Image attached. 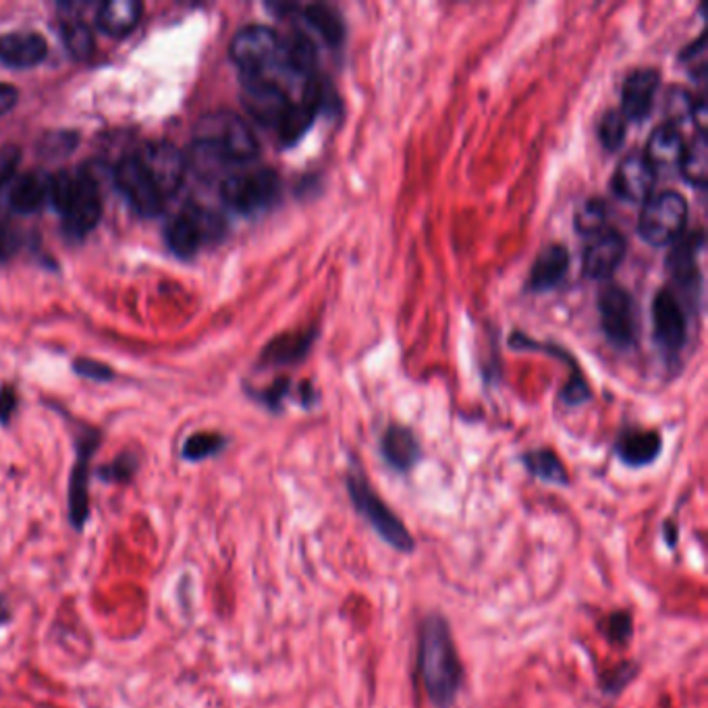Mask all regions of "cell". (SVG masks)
Here are the masks:
<instances>
[{"label": "cell", "mask_w": 708, "mask_h": 708, "mask_svg": "<svg viewBox=\"0 0 708 708\" xmlns=\"http://www.w3.org/2000/svg\"><path fill=\"white\" fill-rule=\"evenodd\" d=\"M418 673L435 708H454L464 688V665L455 646L449 619L433 611L420 623Z\"/></svg>", "instance_id": "obj_1"}, {"label": "cell", "mask_w": 708, "mask_h": 708, "mask_svg": "<svg viewBox=\"0 0 708 708\" xmlns=\"http://www.w3.org/2000/svg\"><path fill=\"white\" fill-rule=\"evenodd\" d=\"M347 497L353 505V511L362 518L372 532L381 538L382 543L391 546L401 555H412L416 553L418 543L416 536L410 532V527L403 524L400 515L393 509L386 505L379 492L370 484L368 476L362 470V466L351 464L346 472Z\"/></svg>", "instance_id": "obj_2"}, {"label": "cell", "mask_w": 708, "mask_h": 708, "mask_svg": "<svg viewBox=\"0 0 708 708\" xmlns=\"http://www.w3.org/2000/svg\"><path fill=\"white\" fill-rule=\"evenodd\" d=\"M220 196L239 215H258L269 210L279 200L281 177L269 166L241 168L225 175V179L220 182Z\"/></svg>", "instance_id": "obj_3"}, {"label": "cell", "mask_w": 708, "mask_h": 708, "mask_svg": "<svg viewBox=\"0 0 708 708\" xmlns=\"http://www.w3.org/2000/svg\"><path fill=\"white\" fill-rule=\"evenodd\" d=\"M196 133V140L215 145L231 164L252 163L260 154L258 138L248 121L229 110L206 115Z\"/></svg>", "instance_id": "obj_4"}, {"label": "cell", "mask_w": 708, "mask_h": 708, "mask_svg": "<svg viewBox=\"0 0 708 708\" xmlns=\"http://www.w3.org/2000/svg\"><path fill=\"white\" fill-rule=\"evenodd\" d=\"M686 225L688 201L682 194L667 189L661 194H653L642 204L638 217V236L653 248H663L672 246L684 236Z\"/></svg>", "instance_id": "obj_5"}, {"label": "cell", "mask_w": 708, "mask_h": 708, "mask_svg": "<svg viewBox=\"0 0 708 708\" xmlns=\"http://www.w3.org/2000/svg\"><path fill=\"white\" fill-rule=\"evenodd\" d=\"M225 233V222L217 213L189 204L166 225V243L173 254L192 258L204 243L218 241Z\"/></svg>", "instance_id": "obj_6"}, {"label": "cell", "mask_w": 708, "mask_h": 708, "mask_svg": "<svg viewBox=\"0 0 708 708\" xmlns=\"http://www.w3.org/2000/svg\"><path fill=\"white\" fill-rule=\"evenodd\" d=\"M281 46L283 37L279 36V32H274L269 25L252 23L241 28L233 36L229 44V55L243 75H258L279 67Z\"/></svg>", "instance_id": "obj_7"}, {"label": "cell", "mask_w": 708, "mask_h": 708, "mask_svg": "<svg viewBox=\"0 0 708 708\" xmlns=\"http://www.w3.org/2000/svg\"><path fill=\"white\" fill-rule=\"evenodd\" d=\"M290 90L273 79L269 73L243 75L241 102L255 121L264 128L279 129L293 105Z\"/></svg>", "instance_id": "obj_8"}, {"label": "cell", "mask_w": 708, "mask_h": 708, "mask_svg": "<svg viewBox=\"0 0 708 708\" xmlns=\"http://www.w3.org/2000/svg\"><path fill=\"white\" fill-rule=\"evenodd\" d=\"M600 327L616 347H632L636 341V304L630 291L619 285H604L599 295Z\"/></svg>", "instance_id": "obj_9"}, {"label": "cell", "mask_w": 708, "mask_h": 708, "mask_svg": "<svg viewBox=\"0 0 708 708\" xmlns=\"http://www.w3.org/2000/svg\"><path fill=\"white\" fill-rule=\"evenodd\" d=\"M654 341L665 358H677L688 341V318L679 297L669 287L656 291L653 299Z\"/></svg>", "instance_id": "obj_10"}, {"label": "cell", "mask_w": 708, "mask_h": 708, "mask_svg": "<svg viewBox=\"0 0 708 708\" xmlns=\"http://www.w3.org/2000/svg\"><path fill=\"white\" fill-rule=\"evenodd\" d=\"M115 182L140 217L163 213L164 198L138 156H126L115 168Z\"/></svg>", "instance_id": "obj_11"}, {"label": "cell", "mask_w": 708, "mask_h": 708, "mask_svg": "<svg viewBox=\"0 0 708 708\" xmlns=\"http://www.w3.org/2000/svg\"><path fill=\"white\" fill-rule=\"evenodd\" d=\"M138 159L144 164L150 179L159 187L163 198L173 196L182 187L187 161L177 145L168 142H152L145 145Z\"/></svg>", "instance_id": "obj_12"}, {"label": "cell", "mask_w": 708, "mask_h": 708, "mask_svg": "<svg viewBox=\"0 0 708 708\" xmlns=\"http://www.w3.org/2000/svg\"><path fill=\"white\" fill-rule=\"evenodd\" d=\"M656 168L644 152H630L613 173V192L621 200L644 204L654 194Z\"/></svg>", "instance_id": "obj_13"}, {"label": "cell", "mask_w": 708, "mask_h": 708, "mask_svg": "<svg viewBox=\"0 0 708 708\" xmlns=\"http://www.w3.org/2000/svg\"><path fill=\"white\" fill-rule=\"evenodd\" d=\"M625 239L616 229H604L592 237L581 255V273L590 281L611 279L625 258Z\"/></svg>", "instance_id": "obj_14"}, {"label": "cell", "mask_w": 708, "mask_h": 708, "mask_svg": "<svg viewBox=\"0 0 708 708\" xmlns=\"http://www.w3.org/2000/svg\"><path fill=\"white\" fill-rule=\"evenodd\" d=\"M102 217V196L96 179L88 171L77 173V192L69 210L65 213V229L72 237L88 236Z\"/></svg>", "instance_id": "obj_15"}, {"label": "cell", "mask_w": 708, "mask_h": 708, "mask_svg": "<svg viewBox=\"0 0 708 708\" xmlns=\"http://www.w3.org/2000/svg\"><path fill=\"white\" fill-rule=\"evenodd\" d=\"M661 88V73L653 67H640L628 73L621 88V115L625 121H646Z\"/></svg>", "instance_id": "obj_16"}, {"label": "cell", "mask_w": 708, "mask_h": 708, "mask_svg": "<svg viewBox=\"0 0 708 708\" xmlns=\"http://www.w3.org/2000/svg\"><path fill=\"white\" fill-rule=\"evenodd\" d=\"M98 445V436H84L79 443V455L73 466L72 480H69V520L75 530H84L90 520V459Z\"/></svg>", "instance_id": "obj_17"}, {"label": "cell", "mask_w": 708, "mask_h": 708, "mask_svg": "<svg viewBox=\"0 0 708 708\" xmlns=\"http://www.w3.org/2000/svg\"><path fill=\"white\" fill-rule=\"evenodd\" d=\"M379 451L384 464L397 473H410L420 461L424 459V451L420 445L418 436L414 435L412 428L391 424L382 433Z\"/></svg>", "instance_id": "obj_18"}, {"label": "cell", "mask_w": 708, "mask_h": 708, "mask_svg": "<svg viewBox=\"0 0 708 708\" xmlns=\"http://www.w3.org/2000/svg\"><path fill=\"white\" fill-rule=\"evenodd\" d=\"M663 436L653 428H625L616 440L619 461L632 470L649 468L661 457Z\"/></svg>", "instance_id": "obj_19"}, {"label": "cell", "mask_w": 708, "mask_h": 708, "mask_svg": "<svg viewBox=\"0 0 708 708\" xmlns=\"http://www.w3.org/2000/svg\"><path fill=\"white\" fill-rule=\"evenodd\" d=\"M569 271V252L562 243L543 248L527 274L526 287L530 293H546L564 283Z\"/></svg>", "instance_id": "obj_20"}, {"label": "cell", "mask_w": 708, "mask_h": 708, "mask_svg": "<svg viewBox=\"0 0 708 708\" xmlns=\"http://www.w3.org/2000/svg\"><path fill=\"white\" fill-rule=\"evenodd\" d=\"M48 56V42L37 32H9L0 34V63L30 69Z\"/></svg>", "instance_id": "obj_21"}, {"label": "cell", "mask_w": 708, "mask_h": 708, "mask_svg": "<svg viewBox=\"0 0 708 708\" xmlns=\"http://www.w3.org/2000/svg\"><path fill=\"white\" fill-rule=\"evenodd\" d=\"M48 192L51 175H46L44 171H28L15 175V179L9 185L7 204L13 213L34 215L48 200Z\"/></svg>", "instance_id": "obj_22"}, {"label": "cell", "mask_w": 708, "mask_h": 708, "mask_svg": "<svg viewBox=\"0 0 708 708\" xmlns=\"http://www.w3.org/2000/svg\"><path fill=\"white\" fill-rule=\"evenodd\" d=\"M297 18L304 19V23L308 25L309 30L320 37L325 44L337 48L344 44L346 40V23L341 13L330 7V4H323V2H314V4H304V7H295Z\"/></svg>", "instance_id": "obj_23"}, {"label": "cell", "mask_w": 708, "mask_h": 708, "mask_svg": "<svg viewBox=\"0 0 708 708\" xmlns=\"http://www.w3.org/2000/svg\"><path fill=\"white\" fill-rule=\"evenodd\" d=\"M144 13L140 0H109L98 9L96 23L110 37H126L131 34Z\"/></svg>", "instance_id": "obj_24"}, {"label": "cell", "mask_w": 708, "mask_h": 708, "mask_svg": "<svg viewBox=\"0 0 708 708\" xmlns=\"http://www.w3.org/2000/svg\"><path fill=\"white\" fill-rule=\"evenodd\" d=\"M705 246V237L700 231L682 236L667 255V271L679 285H694L698 279V254Z\"/></svg>", "instance_id": "obj_25"}, {"label": "cell", "mask_w": 708, "mask_h": 708, "mask_svg": "<svg viewBox=\"0 0 708 708\" xmlns=\"http://www.w3.org/2000/svg\"><path fill=\"white\" fill-rule=\"evenodd\" d=\"M314 339H316L314 328L279 335L269 346L264 347L260 362L262 366H287V363L299 362L308 356Z\"/></svg>", "instance_id": "obj_26"}, {"label": "cell", "mask_w": 708, "mask_h": 708, "mask_svg": "<svg viewBox=\"0 0 708 708\" xmlns=\"http://www.w3.org/2000/svg\"><path fill=\"white\" fill-rule=\"evenodd\" d=\"M684 148H686V140L682 135V129L663 123L654 128L651 133L644 156L651 161L654 168H673L682 161Z\"/></svg>", "instance_id": "obj_27"}, {"label": "cell", "mask_w": 708, "mask_h": 708, "mask_svg": "<svg viewBox=\"0 0 708 708\" xmlns=\"http://www.w3.org/2000/svg\"><path fill=\"white\" fill-rule=\"evenodd\" d=\"M520 459H522V466L526 468V472L545 484L564 487V489L571 484V478H569V472H567L562 457L553 449H546V447L530 449L526 454H522Z\"/></svg>", "instance_id": "obj_28"}, {"label": "cell", "mask_w": 708, "mask_h": 708, "mask_svg": "<svg viewBox=\"0 0 708 708\" xmlns=\"http://www.w3.org/2000/svg\"><path fill=\"white\" fill-rule=\"evenodd\" d=\"M679 171L684 179L694 187H705L708 179V142L707 133H694L690 142H686Z\"/></svg>", "instance_id": "obj_29"}, {"label": "cell", "mask_w": 708, "mask_h": 708, "mask_svg": "<svg viewBox=\"0 0 708 708\" xmlns=\"http://www.w3.org/2000/svg\"><path fill=\"white\" fill-rule=\"evenodd\" d=\"M600 636L611 646H628L630 640L634 638V613L630 609H618L607 613L604 618L599 619L597 623Z\"/></svg>", "instance_id": "obj_30"}, {"label": "cell", "mask_w": 708, "mask_h": 708, "mask_svg": "<svg viewBox=\"0 0 708 708\" xmlns=\"http://www.w3.org/2000/svg\"><path fill=\"white\" fill-rule=\"evenodd\" d=\"M61 36L69 51V55L77 61H84L94 53L96 40L91 34L90 25L79 18H67L61 25Z\"/></svg>", "instance_id": "obj_31"}, {"label": "cell", "mask_w": 708, "mask_h": 708, "mask_svg": "<svg viewBox=\"0 0 708 708\" xmlns=\"http://www.w3.org/2000/svg\"><path fill=\"white\" fill-rule=\"evenodd\" d=\"M607 217H609V208H607L604 200L590 198L578 208V213L574 217V227L580 236H599L600 231L607 229Z\"/></svg>", "instance_id": "obj_32"}, {"label": "cell", "mask_w": 708, "mask_h": 708, "mask_svg": "<svg viewBox=\"0 0 708 708\" xmlns=\"http://www.w3.org/2000/svg\"><path fill=\"white\" fill-rule=\"evenodd\" d=\"M192 164L196 168V173L200 175L201 179H218L220 173H225V166L229 163L215 145L206 144L196 140L194 144V152H192Z\"/></svg>", "instance_id": "obj_33"}, {"label": "cell", "mask_w": 708, "mask_h": 708, "mask_svg": "<svg viewBox=\"0 0 708 708\" xmlns=\"http://www.w3.org/2000/svg\"><path fill=\"white\" fill-rule=\"evenodd\" d=\"M694 100H696V96L688 88L673 86L672 90L667 91V98H665V115H667L665 123H669V126L677 129H682L686 121L691 123Z\"/></svg>", "instance_id": "obj_34"}, {"label": "cell", "mask_w": 708, "mask_h": 708, "mask_svg": "<svg viewBox=\"0 0 708 708\" xmlns=\"http://www.w3.org/2000/svg\"><path fill=\"white\" fill-rule=\"evenodd\" d=\"M628 121L619 110H609L602 115L599 123V140L607 152H618L625 142Z\"/></svg>", "instance_id": "obj_35"}, {"label": "cell", "mask_w": 708, "mask_h": 708, "mask_svg": "<svg viewBox=\"0 0 708 708\" xmlns=\"http://www.w3.org/2000/svg\"><path fill=\"white\" fill-rule=\"evenodd\" d=\"M638 673H640V665L636 661H623L611 672L600 675V690L604 696H619L636 679Z\"/></svg>", "instance_id": "obj_36"}, {"label": "cell", "mask_w": 708, "mask_h": 708, "mask_svg": "<svg viewBox=\"0 0 708 708\" xmlns=\"http://www.w3.org/2000/svg\"><path fill=\"white\" fill-rule=\"evenodd\" d=\"M222 447H225V436L217 433H196L185 440L183 457L189 461H201L222 451Z\"/></svg>", "instance_id": "obj_37"}, {"label": "cell", "mask_w": 708, "mask_h": 708, "mask_svg": "<svg viewBox=\"0 0 708 708\" xmlns=\"http://www.w3.org/2000/svg\"><path fill=\"white\" fill-rule=\"evenodd\" d=\"M75 192H77V175L61 171L51 177V192H48V200L53 201L56 210L65 217V213L69 210L73 200H75Z\"/></svg>", "instance_id": "obj_38"}, {"label": "cell", "mask_w": 708, "mask_h": 708, "mask_svg": "<svg viewBox=\"0 0 708 708\" xmlns=\"http://www.w3.org/2000/svg\"><path fill=\"white\" fill-rule=\"evenodd\" d=\"M77 144V135L69 131H55L46 133L40 140V154L46 159H61L73 152V145Z\"/></svg>", "instance_id": "obj_39"}, {"label": "cell", "mask_w": 708, "mask_h": 708, "mask_svg": "<svg viewBox=\"0 0 708 708\" xmlns=\"http://www.w3.org/2000/svg\"><path fill=\"white\" fill-rule=\"evenodd\" d=\"M679 58L684 65L690 67L691 73L698 72L700 77L705 79V75H707V36L702 34L694 44L686 46Z\"/></svg>", "instance_id": "obj_40"}, {"label": "cell", "mask_w": 708, "mask_h": 708, "mask_svg": "<svg viewBox=\"0 0 708 708\" xmlns=\"http://www.w3.org/2000/svg\"><path fill=\"white\" fill-rule=\"evenodd\" d=\"M135 472V459L131 455H121L115 459L109 468L100 470V476H105L110 482H126Z\"/></svg>", "instance_id": "obj_41"}, {"label": "cell", "mask_w": 708, "mask_h": 708, "mask_svg": "<svg viewBox=\"0 0 708 708\" xmlns=\"http://www.w3.org/2000/svg\"><path fill=\"white\" fill-rule=\"evenodd\" d=\"M75 372L77 374H81V377H86V379H94V381H109V379H112L115 377V372L110 370L109 366L107 363H100V362H94V360H75Z\"/></svg>", "instance_id": "obj_42"}, {"label": "cell", "mask_w": 708, "mask_h": 708, "mask_svg": "<svg viewBox=\"0 0 708 708\" xmlns=\"http://www.w3.org/2000/svg\"><path fill=\"white\" fill-rule=\"evenodd\" d=\"M287 389H290V384H287L285 379H281V381L274 382L269 391L262 393V401H264L271 410H281V403L287 397V393H290Z\"/></svg>", "instance_id": "obj_43"}, {"label": "cell", "mask_w": 708, "mask_h": 708, "mask_svg": "<svg viewBox=\"0 0 708 708\" xmlns=\"http://www.w3.org/2000/svg\"><path fill=\"white\" fill-rule=\"evenodd\" d=\"M18 407V395L11 386L0 389V422L7 424Z\"/></svg>", "instance_id": "obj_44"}, {"label": "cell", "mask_w": 708, "mask_h": 708, "mask_svg": "<svg viewBox=\"0 0 708 708\" xmlns=\"http://www.w3.org/2000/svg\"><path fill=\"white\" fill-rule=\"evenodd\" d=\"M18 102V88H13V86H9V84H0V117L7 115L9 110L15 109Z\"/></svg>", "instance_id": "obj_45"}, {"label": "cell", "mask_w": 708, "mask_h": 708, "mask_svg": "<svg viewBox=\"0 0 708 708\" xmlns=\"http://www.w3.org/2000/svg\"><path fill=\"white\" fill-rule=\"evenodd\" d=\"M19 248V237L15 231H2L0 233V262L7 260L9 255L15 254Z\"/></svg>", "instance_id": "obj_46"}, {"label": "cell", "mask_w": 708, "mask_h": 708, "mask_svg": "<svg viewBox=\"0 0 708 708\" xmlns=\"http://www.w3.org/2000/svg\"><path fill=\"white\" fill-rule=\"evenodd\" d=\"M661 536H663V541H665L667 548L673 551V548L677 546V543H679V526H677V522L665 520V522H663V526H661Z\"/></svg>", "instance_id": "obj_47"}]
</instances>
